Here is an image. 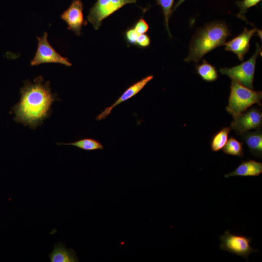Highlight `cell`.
<instances>
[{"label":"cell","mask_w":262,"mask_h":262,"mask_svg":"<svg viewBox=\"0 0 262 262\" xmlns=\"http://www.w3.org/2000/svg\"><path fill=\"white\" fill-rule=\"evenodd\" d=\"M262 98L261 91H254L232 81L226 110L233 117L245 112L254 104L262 106Z\"/></svg>","instance_id":"obj_3"},{"label":"cell","mask_w":262,"mask_h":262,"mask_svg":"<svg viewBox=\"0 0 262 262\" xmlns=\"http://www.w3.org/2000/svg\"><path fill=\"white\" fill-rule=\"evenodd\" d=\"M151 40L149 36L145 33L138 35L136 46L140 48H146L150 44Z\"/></svg>","instance_id":"obj_23"},{"label":"cell","mask_w":262,"mask_h":262,"mask_svg":"<svg viewBox=\"0 0 262 262\" xmlns=\"http://www.w3.org/2000/svg\"><path fill=\"white\" fill-rule=\"evenodd\" d=\"M137 0H97L90 9L87 19L95 30H98L102 21L124 5L136 3Z\"/></svg>","instance_id":"obj_6"},{"label":"cell","mask_w":262,"mask_h":262,"mask_svg":"<svg viewBox=\"0 0 262 262\" xmlns=\"http://www.w3.org/2000/svg\"><path fill=\"white\" fill-rule=\"evenodd\" d=\"M139 34L132 27L125 31L124 38L128 44L136 46V40Z\"/></svg>","instance_id":"obj_21"},{"label":"cell","mask_w":262,"mask_h":262,"mask_svg":"<svg viewBox=\"0 0 262 262\" xmlns=\"http://www.w3.org/2000/svg\"><path fill=\"white\" fill-rule=\"evenodd\" d=\"M230 131V127H223L213 136L211 141L212 151L217 152L223 148L228 140Z\"/></svg>","instance_id":"obj_17"},{"label":"cell","mask_w":262,"mask_h":262,"mask_svg":"<svg viewBox=\"0 0 262 262\" xmlns=\"http://www.w3.org/2000/svg\"><path fill=\"white\" fill-rule=\"evenodd\" d=\"M219 239L221 242L220 249L245 258L246 261L251 253L258 251L251 246V237L235 234L228 229L219 237Z\"/></svg>","instance_id":"obj_5"},{"label":"cell","mask_w":262,"mask_h":262,"mask_svg":"<svg viewBox=\"0 0 262 262\" xmlns=\"http://www.w3.org/2000/svg\"><path fill=\"white\" fill-rule=\"evenodd\" d=\"M153 78V75L146 76L129 86L112 105L107 107L96 117V120L105 119L114 108L137 94Z\"/></svg>","instance_id":"obj_11"},{"label":"cell","mask_w":262,"mask_h":262,"mask_svg":"<svg viewBox=\"0 0 262 262\" xmlns=\"http://www.w3.org/2000/svg\"><path fill=\"white\" fill-rule=\"evenodd\" d=\"M50 262H76L78 258L73 249L67 248L65 245L59 243L54 246L53 250L49 254Z\"/></svg>","instance_id":"obj_14"},{"label":"cell","mask_w":262,"mask_h":262,"mask_svg":"<svg viewBox=\"0 0 262 262\" xmlns=\"http://www.w3.org/2000/svg\"><path fill=\"white\" fill-rule=\"evenodd\" d=\"M243 144L235 138L231 136L228 140L226 144L222 148L223 152L231 156L242 157L244 156Z\"/></svg>","instance_id":"obj_18"},{"label":"cell","mask_w":262,"mask_h":262,"mask_svg":"<svg viewBox=\"0 0 262 262\" xmlns=\"http://www.w3.org/2000/svg\"><path fill=\"white\" fill-rule=\"evenodd\" d=\"M157 4L160 6L163 10L164 17L165 25L169 37H171V34L169 28V18L172 11L174 0H156Z\"/></svg>","instance_id":"obj_19"},{"label":"cell","mask_w":262,"mask_h":262,"mask_svg":"<svg viewBox=\"0 0 262 262\" xmlns=\"http://www.w3.org/2000/svg\"><path fill=\"white\" fill-rule=\"evenodd\" d=\"M262 0H243L236 1L237 5L240 8V12L237 16L238 18L247 22L245 17L247 10L253 6H256Z\"/></svg>","instance_id":"obj_20"},{"label":"cell","mask_w":262,"mask_h":262,"mask_svg":"<svg viewBox=\"0 0 262 262\" xmlns=\"http://www.w3.org/2000/svg\"><path fill=\"white\" fill-rule=\"evenodd\" d=\"M240 139L247 145L251 154L256 158H262V131L261 129L254 131H247L240 135Z\"/></svg>","instance_id":"obj_13"},{"label":"cell","mask_w":262,"mask_h":262,"mask_svg":"<svg viewBox=\"0 0 262 262\" xmlns=\"http://www.w3.org/2000/svg\"><path fill=\"white\" fill-rule=\"evenodd\" d=\"M261 49L259 44L257 43L256 51L249 59L232 67L221 68L219 72L229 77L232 81L253 89L256 60Z\"/></svg>","instance_id":"obj_4"},{"label":"cell","mask_w":262,"mask_h":262,"mask_svg":"<svg viewBox=\"0 0 262 262\" xmlns=\"http://www.w3.org/2000/svg\"><path fill=\"white\" fill-rule=\"evenodd\" d=\"M186 0H179L176 4L174 6L172 9V12H173L181 3H182Z\"/></svg>","instance_id":"obj_24"},{"label":"cell","mask_w":262,"mask_h":262,"mask_svg":"<svg viewBox=\"0 0 262 262\" xmlns=\"http://www.w3.org/2000/svg\"><path fill=\"white\" fill-rule=\"evenodd\" d=\"M196 69L198 75L206 82H213L218 78L215 67L205 60H203L201 64L196 66Z\"/></svg>","instance_id":"obj_16"},{"label":"cell","mask_w":262,"mask_h":262,"mask_svg":"<svg viewBox=\"0 0 262 262\" xmlns=\"http://www.w3.org/2000/svg\"><path fill=\"white\" fill-rule=\"evenodd\" d=\"M230 35L228 26L222 22L212 23L199 29L191 40L185 61L198 62L208 52L224 45Z\"/></svg>","instance_id":"obj_2"},{"label":"cell","mask_w":262,"mask_h":262,"mask_svg":"<svg viewBox=\"0 0 262 262\" xmlns=\"http://www.w3.org/2000/svg\"><path fill=\"white\" fill-rule=\"evenodd\" d=\"M37 48L35 54L31 61L32 66L44 63H58L70 66L72 64L68 59L59 54L51 46L48 40V33L45 32L42 37H37Z\"/></svg>","instance_id":"obj_7"},{"label":"cell","mask_w":262,"mask_h":262,"mask_svg":"<svg viewBox=\"0 0 262 262\" xmlns=\"http://www.w3.org/2000/svg\"><path fill=\"white\" fill-rule=\"evenodd\" d=\"M20 93L19 101L12 108L14 120L32 129L50 116L52 103L59 100L57 94L52 92L50 82H45L42 76L35 77L33 82L25 81Z\"/></svg>","instance_id":"obj_1"},{"label":"cell","mask_w":262,"mask_h":262,"mask_svg":"<svg viewBox=\"0 0 262 262\" xmlns=\"http://www.w3.org/2000/svg\"><path fill=\"white\" fill-rule=\"evenodd\" d=\"M262 173V163L253 160L242 161L232 171L225 175L226 178L234 176H258Z\"/></svg>","instance_id":"obj_12"},{"label":"cell","mask_w":262,"mask_h":262,"mask_svg":"<svg viewBox=\"0 0 262 262\" xmlns=\"http://www.w3.org/2000/svg\"><path fill=\"white\" fill-rule=\"evenodd\" d=\"M57 145L72 146L85 151L103 149L104 148L99 141L91 138H82L70 143H60Z\"/></svg>","instance_id":"obj_15"},{"label":"cell","mask_w":262,"mask_h":262,"mask_svg":"<svg viewBox=\"0 0 262 262\" xmlns=\"http://www.w3.org/2000/svg\"><path fill=\"white\" fill-rule=\"evenodd\" d=\"M83 9L81 0H72L68 8L61 15V18L66 23L68 29L78 36L81 34L82 26L86 24L83 18Z\"/></svg>","instance_id":"obj_9"},{"label":"cell","mask_w":262,"mask_h":262,"mask_svg":"<svg viewBox=\"0 0 262 262\" xmlns=\"http://www.w3.org/2000/svg\"><path fill=\"white\" fill-rule=\"evenodd\" d=\"M132 27L140 34L146 33L149 28L148 24L143 17L138 20Z\"/></svg>","instance_id":"obj_22"},{"label":"cell","mask_w":262,"mask_h":262,"mask_svg":"<svg viewBox=\"0 0 262 262\" xmlns=\"http://www.w3.org/2000/svg\"><path fill=\"white\" fill-rule=\"evenodd\" d=\"M232 117L230 127L238 135L252 129H260L262 125V112L259 108H251Z\"/></svg>","instance_id":"obj_8"},{"label":"cell","mask_w":262,"mask_h":262,"mask_svg":"<svg viewBox=\"0 0 262 262\" xmlns=\"http://www.w3.org/2000/svg\"><path fill=\"white\" fill-rule=\"evenodd\" d=\"M255 35L262 38V31L256 28L247 30L245 28L242 33L224 44L225 50L233 52L240 61H243L244 55L249 50L250 39Z\"/></svg>","instance_id":"obj_10"}]
</instances>
